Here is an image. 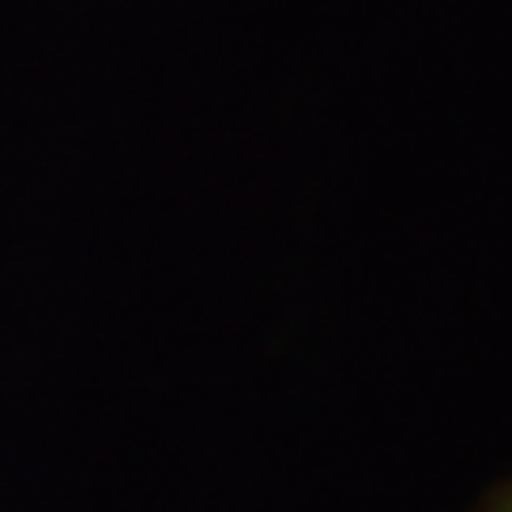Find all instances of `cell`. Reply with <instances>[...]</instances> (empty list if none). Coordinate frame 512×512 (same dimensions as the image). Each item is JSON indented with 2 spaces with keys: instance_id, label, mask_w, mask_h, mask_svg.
Returning <instances> with one entry per match:
<instances>
[{
  "instance_id": "1",
  "label": "cell",
  "mask_w": 512,
  "mask_h": 512,
  "mask_svg": "<svg viewBox=\"0 0 512 512\" xmlns=\"http://www.w3.org/2000/svg\"><path fill=\"white\" fill-rule=\"evenodd\" d=\"M478 512H512V483H504L500 491H491L487 504L478 508Z\"/></svg>"
}]
</instances>
